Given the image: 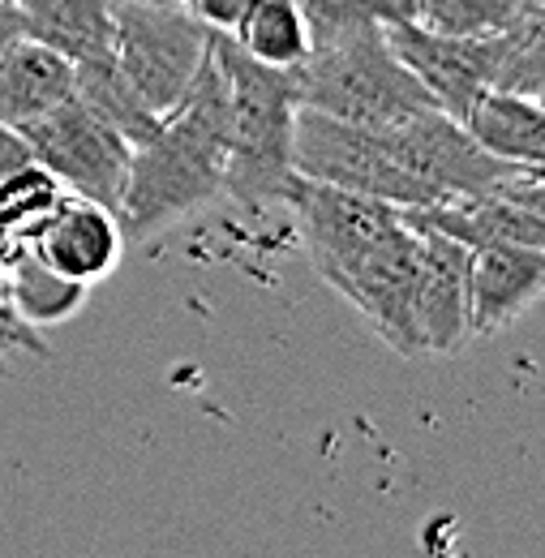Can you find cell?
I'll return each mask as SVG.
<instances>
[{
	"label": "cell",
	"instance_id": "cell-1",
	"mask_svg": "<svg viewBox=\"0 0 545 558\" xmlns=\"http://www.w3.org/2000/svg\"><path fill=\"white\" fill-rule=\"evenodd\" d=\"M215 35V31H210ZM228 172V86L215 52L190 82L177 108H168L150 138L130 155L117 219L125 241H146L223 194Z\"/></svg>",
	"mask_w": 545,
	"mask_h": 558
},
{
	"label": "cell",
	"instance_id": "cell-2",
	"mask_svg": "<svg viewBox=\"0 0 545 558\" xmlns=\"http://www.w3.org/2000/svg\"><path fill=\"white\" fill-rule=\"evenodd\" d=\"M310 52L296 65V104L352 125H396L434 108L416 73L391 52L378 22L336 17L305 4Z\"/></svg>",
	"mask_w": 545,
	"mask_h": 558
},
{
	"label": "cell",
	"instance_id": "cell-3",
	"mask_svg": "<svg viewBox=\"0 0 545 558\" xmlns=\"http://www.w3.org/2000/svg\"><path fill=\"white\" fill-rule=\"evenodd\" d=\"M210 52L228 86V172L223 194L245 207L279 203L292 172L296 70H275L237 48L228 31L210 35Z\"/></svg>",
	"mask_w": 545,
	"mask_h": 558
},
{
	"label": "cell",
	"instance_id": "cell-4",
	"mask_svg": "<svg viewBox=\"0 0 545 558\" xmlns=\"http://www.w3.org/2000/svg\"><path fill=\"white\" fill-rule=\"evenodd\" d=\"M112 61L150 112L181 104L210 52V26L181 0H108Z\"/></svg>",
	"mask_w": 545,
	"mask_h": 558
},
{
	"label": "cell",
	"instance_id": "cell-5",
	"mask_svg": "<svg viewBox=\"0 0 545 558\" xmlns=\"http://www.w3.org/2000/svg\"><path fill=\"white\" fill-rule=\"evenodd\" d=\"M292 172L396 203V207H416V190L391 150L387 125H352V121H336L327 112L296 108Z\"/></svg>",
	"mask_w": 545,
	"mask_h": 558
},
{
	"label": "cell",
	"instance_id": "cell-6",
	"mask_svg": "<svg viewBox=\"0 0 545 558\" xmlns=\"http://www.w3.org/2000/svg\"><path fill=\"white\" fill-rule=\"evenodd\" d=\"M17 134L31 146V159L44 172H52L65 194H82V198H95V203L117 210L134 146L112 125H104L77 99H65L52 112H44L39 121L22 125Z\"/></svg>",
	"mask_w": 545,
	"mask_h": 558
},
{
	"label": "cell",
	"instance_id": "cell-7",
	"mask_svg": "<svg viewBox=\"0 0 545 558\" xmlns=\"http://www.w3.org/2000/svg\"><path fill=\"white\" fill-rule=\"evenodd\" d=\"M343 301L400 352V356H425L416 336V232L400 219L391 232H383L374 245H365L348 267L327 279Z\"/></svg>",
	"mask_w": 545,
	"mask_h": 558
},
{
	"label": "cell",
	"instance_id": "cell-8",
	"mask_svg": "<svg viewBox=\"0 0 545 558\" xmlns=\"http://www.w3.org/2000/svg\"><path fill=\"white\" fill-rule=\"evenodd\" d=\"M383 35H387L391 52L429 90L434 108H443L456 121H464V112L477 104L481 95L498 86L502 57H507V44H511V31L469 39V35L425 31L421 22H391V26H383Z\"/></svg>",
	"mask_w": 545,
	"mask_h": 558
},
{
	"label": "cell",
	"instance_id": "cell-9",
	"mask_svg": "<svg viewBox=\"0 0 545 558\" xmlns=\"http://www.w3.org/2000/svg\"><path fill=\"white\" fill-rule=\"evenodd\" d=\"M279 203L292 207L305 254L323 279H331L365 245H374L383 232H391L400 223L396 203H383V198H370L356 190H340L327 181H310V177H292Z\"/></svg>",
	"mask_w": 545,
	"mask_h": 558
},
{
	"label": "cell",
	"instance_id": "cell-10",
	"mask_svg": "<svg viewBox=\"0 0 545 558\" xmlns=\"http://www.w3.org/2000/svg\"><path fill=\"white\" fill-rule=\"evenodd\" d=\"M545 172H529L498 194H473L429 207H400V219L412 228H434L464 250H494V245H524L545 250Z\"/></svg>",
	"mask_w": 545,
	"mask_h": 558
},
{
	"label": "cell",
	"instance_id": "cell-11",
	"mask_svg": "<svg viewBox=\"0 0 545 558\" xmlns=\"http://www.w3.org/2000/svg\"><path fill=\"white\" fill-rule=\"evenodd\" d=\"M17 245H31V254L57 276L95 288L99 279L117 271L125 254V232L112 207L82 198V194H61V203L48 210V219Z\"/></svg>",
	"mask_w": 545,
	"mask_h": 558
},
{
	"label": "cell",
	"instance_id": "cell-12",
	"mask_svg": "<svg viewBox=\"0 0 545 558\" xmlns=\"http://www.w3.org/2000/svg\"><path fill=\"white\" fill-rule=\"evenodd\" d=\"M412 232H416L412 310H416L421 352L451 356L469 344V250L434 228H412Z\"/></svg>",
	"mask_w": 545,
	"mask_h": 558
},
{
	"label": "cell",
	"instance_id": "cell-13",
	"mask_svg": "<svg viewBox=\"0 0 545 558\" xmlns=\"http://www.w3.org/2000/svg\"><path fill=\"white\" fill-rule=\"evenodd\" d=\"M545 288V250H469V340L498 336L524 318Z\"/></svg>",
	"mask_w": 545,
	"mask_h": 558
},
{
	"label": "cell",
	"instance_id": "cell-14",
	"mask_svg": "<svg viewBox=\"0 0 545 558\" xmlns=\"http://www.w3.org/2000/svg\"><path fill=\"white\" fill-rule=\"evenodd\" d=\"M65 99H73V61L57 48L22 35L0 52V125L22 130Z\"/></svg>",
	"mask_w": 545,
	"mask_h": 558
},
{
	"label": "cell",
	"instance_id": "cell-15",
	"mask_svg": "<svg viewBox=\"0 0 545 558\" xmlns=\"http://www.w3.org/2000/svg\"><path fill=\"white\" fill-rule=\"evenodd\" d=\"M481 150L520 163V168H545V117L542 99L511 95V90H485L460 121Z\"/></svg>",
	"mask_w": 545,
	"mask_h": 558
},
{
	"label": "cell",
	"instance_id": "cell-16",
	"mask_svg": "<svg viewBox=\"0 0 545 558\" xmlns=\"http://www.w3.org/2000/svg\"><path fill=\"white\" fill-rule=\"evenodd\" d=\"M31 39L57 48L73 65L112 57V9L108 0H13Z\"/></svg>",
	"mask_w": 545,
	"mask_h": 558
},
{
	"label": "cell",
	"instance_id": "cell-17",
	"mask_svg": "<svg viewBox=\"0 0 545 558\" xmlns=\"http://www.w3.org/2000/svg\"><path fill=\"white\" fill-rule=\"evenodd\" d=\"M4 263H9V305H13L17 323H26L31 331L48 327V323H65L69 314H77V305L90 292L73 279L57 276L52 267H44L31 254V245H9Z\"/></svg>",
	"mask_w": 545,
	"mask_h": 558
},
{
	"label": "cell",
	"instance_id": "cell-18",
	"mask_svg": "<svg viewBox=\"0 0 545 558\" xmlns=\"http://www.w3.org/2000/svg\"><path fill=\"white\" fill-rule=\"evenodd\" d=\"M228 35L245 57L275 70H296L310 52V22L301 0H254Z\"/></svg>",
	"mask_w": 545,
	"mask_h": 558
},
{
	"label": "cell",
	"instance_id": "cell-19",
	"mask_svg": "<svg viewBox=\"0 0 545 558\" xmlns=\"http://www.w3.org/2000/svg\"><path fill=\"white\" fill-rule=\"evenodd\" d=\"M73 99L86 112H95L104 125H112L130 146L150 138L155 125H159V112H150L142 104V95L130 86V77L117 70L112 57L108 61H90V65H73Z\"/></svg>",
	"mask_w": 545,
	"mask_h": 558
},
{
	"label": "cell",
	"instance_id": "cell-20",
	"mask_svg": "<svg viewBox=\"0 0 545 558\" xmlns=\"http://www.w3.org/2000/svg\"><path fill=\"white\" fill-rule=\"evenodd\" d=\"M61 194H65L61 181L39 163H26L0 177V250L26 241L48 219V210L61 203Z\"/></svg>",
	"mask_w": 545,
	"mask_h": 558
},
{
	"label": "cell",
	"instance_id": "cell-21",
	"mask_svg": "<svg viewBox=\"0 0 545 558\" xmlns=\"http://www.w3.org/2000/svg\"><path fill=\"white\" fill-rule=\"evenodd\" d=\"M542 0H421L416 22L425 31H443V35H502L511 31L529 9H537Z\"/></svg>",
	"mask_w": 545,
	"mask_h": 558
},
{
	"label": "cell",
	"instance_id": "cell-22",
	"mask_svg": "<svg viewBox=\"0 0 545 558\" xmlns=\"http://www.w3.org/2000/svg\"><path fill=\"white\" fill-rule=\"evenodd\" d=\"M323 13H336V17H356V22H378V26H391V22H416V9L421 0H305Z\"/></svg>",
	"mask_w": 545,
	"mask_h": 558
},
{
	"label": "cell",
	"instance_id": "cell-23",
	"mask_svg": "<svg viewBox=\"0 0 545 558\" xmlns=\"http://www.w3.org/2000/svg\"><path fill=\"white\" fill-rule=\"evenodd\" d=\"M0 349H39L35 331L26 323H17L13 305H9V263L0 250Z\"/></svg>",
	"mask_w": 545,
	"mask_h": 558
},
{
	"label": "cell",
	"instance_id": "cell-24",
	"mask_svg": "<svg viewBox=\"0 0 545 558\" xmlns=\"http://www.w3.org/2000/svg\"><path fill=\"white\" fill-rule=\"evenodd\" d=\"M185 9H194L210 31H232L241 22V13L254 4V0H181Z\"/></svg>",
	"mask_w": 545,
	"mask_h": 558
},
{
	"label": "cell",
	"instance_id": "cell-25",
	"mask_svg": "<svg viewBox=\"0 0 545 558\" xmlns=\"http://www.w3.org/2000/svg\"><path fill=\"white\" fill-rule=\"evenodd\" d=\"M26 163H35V159H31V146L22 142V134H17L13 125H0V177L17 172V168H26Z\"/></svg>",
	"mask_w": 545,
	"mask_h": 558
},
{
	"label": "cell",
	"instance_id": "cell-26",
	"mask_svg": "<svg viewBox=\"0 0 545 558\" xmlns=\"http://www.w3.org/2000/svg\"><path fill=\"white\" fill-rule=\"evenodd\" d=\"M22 35H26V26H22L17 4H13V0H0V52H4L9 44H17Z\"/></svg>",
	"mask_w": 545,
	"mask_h": 558
}]
</instances>
